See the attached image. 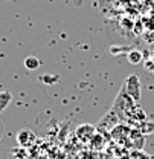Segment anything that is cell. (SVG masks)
I'll return each mask as SVG.
<instances>
[{"label": "cell", "mask_w": 154, "mask_h": 159, "mask_svg": "<svg viewBox=\"0 0 154 159\" xmlns=\"http://www.w3.org/2000/svg\"><path fill=\"white\" fill-rule=\"evenodd\" d=\"M131 98L134 99L136 102L140 101V97H142V92H140V81L136 75H130L128 78L125 80L124 83V87H122Z\"/></svg>", "instance_id": "1"}, {"label": "cell", "mask_w": 154, "mask_h": 159, "mask_svg": "<svg viewBox=\"0 0 154 159\" xmlns=\"http://www.w3.org/2000/svg\"><path fill=\"white\" fill-rule=\"evenodd\" d=\"M37 141V136L35 133L31 130V129H21L17 132V142L21 148H29L35 144Z\"/></svg>", "instance_id": "2"}, {"label": "cell", "mask_w": 154, "mask_h": 159, "mask_svg": "<svg viewBox=\"0 0 154 159\" xmlns=\"http://www.w3.org/2000/svg\"><path fill=\"white\" fill-rule=\"evenodd\" d=\"M95 133H96V127L92 125V124H82V125L78 127L77 132H75L77 138L79 139L81 142H84V144L90 142L92 138L95 136Z\"/></svg>", "instance_id": "3"}, {"label": "cell", "mask_w": 154, "mask_h": 159, "mask_svg": "<svg viewBox=\"0 0 154 159\" xmlns=\"http://www.w3.org/2000/svg\"><path fill=\"white\" fill-rule=\"evenodd\" d=\"M92 150H101L105 145V136L102 133H95V136L92 138V141L89 142Z\"/></svg>", "instance_id": "4"}, {"label": "cell", "mask_w": 154, "mask_h": 159, "mask_svg": "<svg viewBox=\"0 0 154 159\" xmlns=\"http://www.w3.org/2000/svg\"><path fill=\"white\" fill-rule=\"evenodd\" d=\"M11 101H12L11 92H0V113L11 104Z\"/></svg>", "instance_id": "5"}, {"label": "cell", "mask_w": 154, "mask_h": 159, "mask_svg": "<svg viewBox=\"0 0 154 159\" xmlns=\"http://www.w3.org/2000/svg\"><path fill=\"white\" fill-rule=\"evenodd\" d=\"M128 159H151V155H148L142 148H134V150H131Z\"/></svg>", "instance_id": "6"}, {"label": "cell", "mask_w": 154, "mask_h": 159, "mask_svg": "<svg viewBox=\"0 0 154 159\" xmlns=\"http://www.w3.org/2000/svg\"><path fill=\"white\" fill-rule=\"evenodd\" d=\"M24 67L29 70H35L40 67V60L37 57H28L24 60Z\"/></svg>", "instance_id": "7"}, {"label": "cell", "mask_w": 154, "mask_h": 159, "mask_svg": "<svg viewBox=\"0 0 154 159\" xmlns=\"http://www.w3.org/2000/svg\"><path fill=\"white\" fill-rule=\"evenodd\" d=\"M139 130H140L142 135H150L151 132H154V122L153 121H143L139 125Z\"/></svg>", "instance_id": "8"}, {"label": "cell", "mask_w": 154, "mask_h": 159, "mask_svg": "<svg viewBox=\"0 0 154 159\" xmlns=\"http://www.w3.org/2000/svg\"><path fill=\"white\" fill-rule=\"evenodd\" d=\"M128 61L131 63V64H139L140 61H142V52L140 51H137V49H133L130 54H128Z\"/></svg>", "instance_id": "9"}, {"label": "cell", "mask_w": 154, "mask_h": 159, "mask_svg": "<svg viewBox=\"0 0 154 159\" xmlns=\"http://www.w3.org/2000/svg\"><path fill=\"white\" fill-rule=\"evenodd\" d=\"M3 133H5V127H3V122L0 121V139L3 138Z\"/></svg>", "instance_id": "10"}, {"label": "cell", "mask_w": 154, "mask_h": 159, "mask_svg": "<svg viewBox=\"0 0 154 159\" xmlns=\"http://www.w3.org/2000/svg\"><path fill=\"white\" fill-rule=\"evenodd\" d=\"M151 159H154V156H151Z\"/></svg>", "instance_id": "11"}]
</instances>
